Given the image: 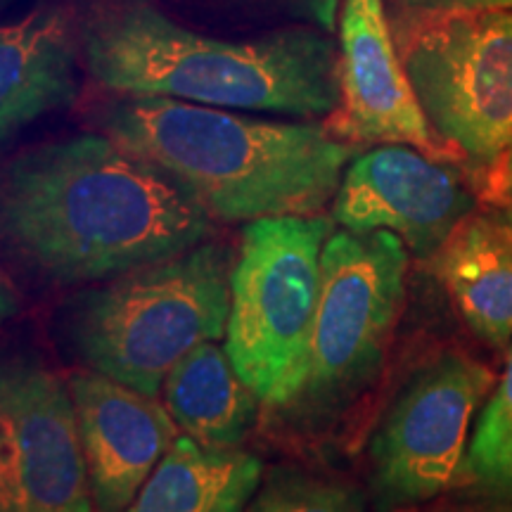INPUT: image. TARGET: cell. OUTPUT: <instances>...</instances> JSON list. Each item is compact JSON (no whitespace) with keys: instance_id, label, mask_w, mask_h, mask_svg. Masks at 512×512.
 <instances>
[{"instance_id":"obj_1","label":"cell","mask_w":512,"mask_h":512,"mask_svg":"<svg viewBox=\"0 0 512 512\" xmlns=\"http://www.w3.org/2000/svg\"><path fill=\"white\" fill-rule=\"evenodd\" d=\"M0 211L15 252L60 285L102 283L174 259L214 233L188 190L105 133L12 157Z\"/></svg>"},{"instance_id":"obj_2","label":"cell","mask_w":512,"mask_h":512,"mask_svg":"<svg viewBox=\"0 0 512 512\" xmlns=\"http://www.w3.org/2000/svg\"><path fill=\"white\" fill-rule=\"evenodd\" d=\"M81 67L119 95H157L240 112L328 119L339 105V46L283 27L228 41L178 22L159 0H74Z\"/></svg>"},{"instance_id":"obj_3","label":"cell","mask_w":512,"mask_h":512,"mask_svg":"<svg viewBox=\"0 0 512 512\" xmlns=\"http://www.w3.org/2000/svg\"><path fill=\"white\" fill-rule=\"evenodd\" d=\"M95 124L226 223L318 214L358 155L325 121L259 119L157 95L114 93Z\"/></svg>"},{"instance_id":"obj_4","label":"cell","mask_w":512,"mask_h":512,"mask_svg":"<svg viewBox=\"0 0 512 512\" xmlns=\"http://www.w3.org/2000/svg\"><path fill=\"white\" fill-rule=\"evenodd\" d=\"M233 268L228 247L202 242L86 285L60 309L64 349L81 366L157 399L188 351L226 335Z\"/></svg>"},{"instance_id":"obj_5","label":"cell","mask_w":512,"mask_h":512,"mask_svg":"<svg viewBox=\"0 0 512 512\" xmlns=\"http://www.w3.org/2000/svg\"><path fill=\"white\" fill-rule=\"evenodd\" d=\"M328 216L249 221L230 278L226 351L266 406L299 399L311 363Z\"/></svg>"},{"instance_id":"obj_6","label":"cell","mask_w":512,"mask_h":512,"mask_svg":"<svg viewBox=\"0 0 512 512\" xmlns=\"http://www.w3.org/2000/svg\"><path fill=\"white\" fill-rule=\"evenodd\" d=\"M392 31L434 133L494 174L512 143V10L399 8Z\"/></svg>"},{"instance_id":"obj_7","label":"cell","mask_w":512,"mask_h":512,"mask_svg":"<svg viewBox=\"0 0 512 512\" xmlns=\"http://www.w3.org/2000/svg\"><path fill=\"white\" fill-rule=\"evenodd\" d=\"M408 247L396 233L337 230L323 249L311 363L299 399L332 403L380 366L406 297ZM297 399V401H299Z\"/></svg>"},{"instance_id":"obj_8","label":"cell","mask_w":512,"mask_h":512,"mask_svg":"<svg viewBox=\"0 0 512 512\" xmlns=\"http://www.w3.org/2000/svg\"><path fill=\"white\" fill-rule=\"evenodd\" d=\"M494 373L465 354H446L420 370L370 441L380 510L432 501L463 475L467 430Z\"/></svg>"},{"instance_id":"obj_9","label":"cell","mask_w":512,"mask_h":512,"mask_svg":"<svg viewBox=\"0 0 512 512\" xmlns=\"http://www.w3.org/2000/svg\"><path fill=\"white\" fill-rule=\"evenodd\" d=\"M93 510L69 384L36 358H12L0 380V512Z\"/></svg>"},{"instance_id":"obj_10","label":"cell","mask_w":512,"mask_h":512,"mask_svg":"<svg viewBox=\"0 0 512 512\" xmlns=\"http://www.w3.org/2000/svg\"><path fill=\"white\" fill-rule=\"evenodd\" d=\"M351 145H411L437 159H458L427 121L396 48L384 0H342L339 105L325 119Z\"/></svg>"},{"instance_id":"obj_11","label":"cell","mask_w":512,"mask_h":512,"mask_svg":"<svg viewBox=\"0 0 512 512\" xmlns=\"http://www.w3.org/2000/svg\"><path fill=\"white\" fill-rule=\"evenodd\" d=\"M472 207L475 200L444 159L411 145H375L344 169L332 219L354 233L389 230L411 252L434 256Z\"/></svg>"},{"instance_id":"obj_12","label":"cell","mask_w":512,"mask_h":512,"mask_svg":"<svg viewBox=\"0 0 512 512\" xmlns=\"http://www.w3.org/2000/svg\"><path fill=\"white\" fill-rule=\"evenodd\" d=\"M67 384L91 475L95 512H126L176 441L178 425L155 396L98 370H74Z\"/></svg>"},{"instance_id":"obj_13","label":"cell","mask_w":512,"mask_h":512,"mask_svg":"<svg viewBox=\"0 0 512 512\" xmlns=\"http://www.w3.org/2000/svg\"><path fill=\"white\" fill-rule=\"evenodd\" d=\"M81 46L74 0L43 3L0 34L3 140L79 98Z\"/></svg>"},{"instance_id":"obj_14","label":"cell","mask_w":512,"mask_h":512,"mask_svg":"<svg viewBox=\"0 0 512 512\" xmlns=\"http://www.w3.org/2000/svg\"><path fill=\"white\" fill-rule=\"evenodd\" d=\"M437 273L467 328L491 344L512 339V240L501 221L470 214L434 254Z\"/></svg>"},{"instance_id":"obj_15","label":"cell","mask_w":512,"mask_h":512,"mask_svg":"<svg viewBox=\"0 0 512 512\" xmlns=\"http://www.w3.org/2000/svg\"><path fill=\"white\" fill-rule=\"evenodd\" d=\"M264 463L242 448H211L176 437L126 512H245Z\"/></svg>"},{"instance_id":"obj_16","label":"cell","mask_w":512,"mask_h":512,"mask_svg":"<svg viewBox=\"0 0 512 512\" xmlns=\"http://www.w3.org/2000/svg\"><path fill=\"white\" fill-rule=\"evenodd\" d=\"M162 392L178 430L211 448H240L259 411V396L216 342L188 351L169 370Z\"/></svg>"},{"instance_id":"obj_17","label":"cell","mask_w":512,"mask_h":512,"mask_svg":"<svg viewBox=\"0 0 512 512\" xmlns=\"http://www.w3.org/2000/svg\"><path fill=\"white\" fill-rule=\"evenodd\" d=\"M460 479L484 494L512 501V349L501 382L477 422Z\"/></svg>"},{"instance_id":"obj_18","label":"cell","mask_w":512,"mask_h":512,"mask_svg":"<svg viewBox=\"0 0 512 512\" xmlns=\"http://www.w3.org/2000/svg\"><path fill=\"white\" fill-rule=\"evenodd\" d=\"M245 512H363V503L347 484L278 467L261 482Z\"/></svg>"},{"instance_id":"obj_19","label":"cell","mask_w":512,"mask_h":512,"mask_svg":"<svg viewBox=\"0 0 512 512\" xmlns=\"http://www.w3.org/2000/svg\"><path fill=\"white\" fill-rule=\"evenodd\" d=\"M178 10L228 24H285L332 34L342 0H171Z\"/></svg>"},{"instance_id":"obj_20","label":"cell","mask_w":512,"mask_h":512,"mask_svg":"<svg viewBox=\"0 0 512 512\" xmlns=\"http://www.w3.org/2000/svg\"><path fill=\"white\" fill-rule=\"evenodd\" d=\"M411 10H512V0H394Z\"/></svg>"},{"instance_id":"obj_21","label":"cell","mask_w":512,"mask_h":512,"mask_svg":"<svg viewBox=\"0 0 512 512\" xmlns=\"http://www.w3.org/2000/svg\"><path fill=\"white\" fill-rule=\"evenodd\" d=\"M491 181H494V188L496 195H505V192L512 190V143L508 147V152H505L503 162L498 164V169L491 174Z\"/></svg>"},{"instance_id":"obj_22","label":"cell","mask_w":512,"mask_h":512,"mask_svg":"<svg viewBox=\"0 0 512 512\" xmlns=\"http://www.w3.org/2000/svg\"><path fill=\"white\" fill-rule=\"evenodd\" d=\"M496 219H498V221H501V226H503V230H505V233H508V238L512 240V202L508 204V207H505V209L501 211V214H498V216H496Z\"/></svg>"}]
</instances>
